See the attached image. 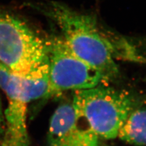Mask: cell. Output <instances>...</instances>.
Here are the masks:
<instances>
[{
  "mask_svg": "<svg viewBox=\"0 0 146 146\" xmlns=\"http://www.w3.org/2000/svg\"><path fill=\"white\" fill-rule=\"evenodd\" d=\"M36 9L54 23L71 51L96 68L104 80L117 78L119 71L114 58L115 49L93 16L57 2L40 5Z\"/></svg>",
  "mask_w": 146,
  "mask_h": 146,
  "instance_id": "obj_1",
  "label": "cell"
},
{
  "mask_svg": "<svg viewBox=\"0 0 146 146\" xmlns=\"http://www.w3.org/2000/svg\"><path fill=\"white\" fill-rule=\"evenodd\" d=\"M48 59L47 40L21 18L0 7V62L25 75Z\"/></svg>",
  "mask_w": 146,
  "mask_h": 146,
  "instance_id": "obj_2",
  "label": "cell"
},
{
  "mask_svg": "<svg viewBox=\"0 0 146 146\" xmlns=\"http://www.w3.org/2000/svg\"><path fill=\"white\" fill-rule=\"evenodd\" d=\"M72 102L99 138L105 139L117 138L134 110L133 100L127 93L100 85L74 91Z\"/></svg>",
  "mask_w": 146,
  "mask_h": 146,
  "instance_id": "obj_3",
  "label": "cell"
},
{
  "mask_svg": "<svg viewBox=\"0 0 146 146\" xmlns=\"http://www.w3.org/2000/svg\"><path fill=\"white\" fill-rule=\"evenodd\" d=\"M49 84L42 102L66 91L95 87L104 81L100 73L73 52L60 35L47 40Z\"/></svg>",
  "mask_w": 146,
  "mask_h": 146,
  "instance_id": "obj_4",
  "label": "cell"
},
{
  "mask_svg": "<svg viewBox=\"0 0 146 146\" xmlns=\"http://www.w3.org/2000/svg\"><path fill=\"white\" fill-rule=\"evenodd\" d=\"M0 88L7 96L5 127L0 146H30L27 129L26 100L19 76L0 62Z\"/></svg>",
  "mask_w": 146,
  "mask_h": 146,
  "instance_id": "obj_5",
  "label": "cell"
},
{
  "mask_svg": "<svg viewBox=\"0 0 146 146\" xmlns=\"http://www.w3.org/2000/svg\"><path fill=\"white\" fill-rule=\"evenodd\" d=\"M99 139L72 102L60 105L51 118L48 146H99Z\"/></svg>",
  "mask_w": 146,
  "mask_h": 146,
  "instance_id": "obj_6",
  "label": "cell"
},
{
  "mask_svg": "<svg viewBox=\"0 0 146 146\" xmlns=\"http://www.w3.org/2000/svg\"><path fill=\"white\" fill-rule=\"evenodd\" d=\"M49 58L33 71L18 75L25 97L29 102L42 99L46 92L49 84Z\"/></svg>",
  "mask_w": 146,
  "mask_h": 146,
  "instance_id": "obj_7",
  "label": "cell"
},
{
  "mask_svg": "<svg viewBox=\"0 0 146 146\" xmlns=\"http://www.w3.org/2000/svg\"><path fill=\"white\" fill-rule=\"evenodd\" d=\"M117 137L129 144L146 146V108L133 110Z\"/></svg>",
  "mask_w": 146,
  "mask_h": 146,
  "instance_id": "obj_8",
  "label": "cell"
},
{
  "mask_svg": "<svg viewBox=\"0 0 146 146\" xmlns=\"http://www.w3.org/2000/svg\"><path fill=\"white\" fill-rule=\"evenodd\" d=\"M5 127V119H4V113L3 111L1 100H0V141H1Z\"/></svg>",
  "mask_w": 146,
  "mask_h": 146,
  "instance_id": "obj_9",
  "label": "cell"
}]
</instances>
